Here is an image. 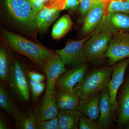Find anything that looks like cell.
Returning a JSON list of instances; mask_svg holds the SVG:
<instances>
[{"instance_id":"obj_24","label":"cell","mask_w":129,"mask_h":129,"mask_svg":"<svg viewBox=\"0 0 129 129\" xmlns=\"http://www.w3.org/2000/svg\"><path fill=\"white\" fill-rule=\"evenodd\" d=\"M60 13V9L57 6L51 7L48 16L45 19L44 22L39 28V30L40 32H45L57 19Z\"/></svg>"},{"instance_id":"obj_8","label":"cell","mask_w":129,"mask_h":129,"mask_svg":"<svg viewBox=\"0 0 129 129\" xmlns=\"http://www.w3.org/2000/svg\"><path fill=\"white\" fill-rule=\"evenodd\" d=\"M96 29L101 32L111 34L118 32L129 33V14L119 12L107 13Z\"/></svg>"},{"instance_id":"obj_6","label":"cell","mask_w":129,"mask_h":129,"mask_svg":"<svg viewBox=\"0 0 129 129\" xmlns=\"http://www.w3.org/2000/svg\"><path fill=\"white\" fill-rule=\"evenodd\" d=\"M91 34L92 33L83 39L70 42L64 48L55 51V53L65 64L73 68L85 63L87 60L83 51V45Z\"/></svg>"},{"instance_id":"obj_19","label":"cell","mask_w":129,"mask_h":129,"mask_svg":"<svg viewBox=\"0 0 129 129\" xmlns=\"http://www.w3.org/2000/svg\"><path fill=\"white\" fill-rule=\"evenodd\" d=\"M17 128L37 129L38 121L34 112H23L16 109L13 115Z\"/></svg>"},{"instance_id":"obj_16","label":"cell","mask_w":129,"mask_h":129,"mask_svg":"<svg viewBox=\"0 0 129 129\" xmlns=\"http://www.w3.org/2000/svg\"><path fill=\"white\" fill-rule=\"evenodd\" d=\"M113 119V107L107 88L102 91L100 100V115L98 123L103 129L108 128Z\"/></svg>"},{"instance_id":"obj_26","label":"cell","mask_w":129,"mask_h":129,"mask_svg":"<svg viewBox=\"0 0 129 129\" xmlns=\"http://www.w3.org/2000/svg\"><path fill=\"white\" fill-rule=\"evenodd\" d=\"M79 128L80 129H103L98 123L85 117L82 114L81 115Z\"/></svg>"},{"instance_id":"obj_20","label":"cell","mask_w":129,"mask_h":129,"mask_svg":"<svg viewBox=\"0 0 129 129\" xmlns=\"http://www.w3.org/2000/svg\"><path fill=\"white\" fill-rule=\"evenodd\" d=\"M73 25L72 19L69 15H64L59 18L53 25L51 36L54 39L62 38L71 29Z\"/></svg>"},{"instance_id":"obj_11","label":"cell","mask_w":129,"mask_h":129,"mask_svg":"<svg viewBox=\"0 0 129 129\" xmlns=\"http://www.w3.org/2000/svg\"><path fill=\"white\" fill-rule=\"evenodd\" d=\"M108 4L98 0L94 4L84 20L81 33L88 35L94 32L107 13Z\"/></svg>"},{"instance_id":"obj_5","label":"cell","mask_w":129,"mask_h":129,"mask_svg":"<svg viewBox=\"0 0 129 129\" xmlns=\"http://www.w3.org/2000/svg\"><path fill=\"white\" fill-rule=\"evenodd\" d=\"M104 56L110 66L129 58V33L118 32L112 34Z\"/></svg>"},{"instance_id":"obj_2","label":"cell","mask_w":129,"mask_h":129,"mask_svg":"<svg viewBox=\"0 0 129 129\" xmlns=\"http://www.w3.org/2000/svg\"><path fill=\"white\" fill-rule=\"evenodd\" d=\"M112 70L111 67H104L92 71L85 76L74 88L80 100L88 99L107 88Z\"/></svg>"},{"instance_id":"obj_12","label":"cell","mask_w":129,"mask_h":129,"mask_svg":"<svg viewBox=\"0 0 129 129\" xmlns=\"http://www.w3.org/2000/svg\"><path fill=\"white\" fill-rule=\"evenodd\" d=\"M88 68V64L85 63L74 67L70 71L63 74L58 78L56 88L57 89L67 88L74 89L75 86L84 78Z\"/></svg>"},{"instance_id":"obj_28","label":"cell","mask_w":129,"mask_h":129,"mask_svg":"<svg viewBox=\"0 0 129 129\" xmlns=\"http://www.w3.org/2000/svg\"><path fill=\"white\" fill-rule=\"evenodd\" d=\"M37 129H60L57 117L50 120L38 122Z\"/></svg>"},{"instance_id":"obj_18","label":"cell","mask_w":129,"mask_h":129,"mask_svg":"<svg viewBox=\"0 0 129 129\" xmlns=\"http://www.w3.org/2000/svg\"><path fill=\"white\" fill-rule=\"evenodd\" d=\"M81 113L77 110L59 109L57 117L60 129H77Z\"/></svg>"},{"instance_id":"obj_9","label":"cell","mask_w":129,"mask_h":129,"mask_svg":"<svg viewBox=\"0 0 129 129\" xmlns=\"http://www.w3.org/2000/svg\"><path fill=\"white\" fill-rule=\"evenodd\" d=\"M129 64V58H125L117 63V64L113 67L111 79L107 86L112 106L114 119H115V113L118 107L117 93L119 87L123 82L125 71Z\"/></svg>"},{"instance_id":"obj_32","label":"cell","mask_w":129,"mask_h":129,"mask_svg":"<svg viewBox=\"0 0 129 129\" xmlns=\"http://www.w3.org/2000/svg\"><path fill=\"white\" fill-rule=\"evenodd\" d=\"M79 4V0H65L62 10H76Z\"/></svg>"},{"instance_id":"obj_31","label":"cell","mask_w":129,"mask_h":129,"mask_svg":"<svg viewBox=\"0 0 129 129\" xmlns=\"http://www.w3.org/2000/svg\"><path fill=\"white\" fill-rule=\"evenodd\" d=\"M29 80L34 82H43L45 79V76L38 72L32 71L28 73Z\"/></svg>"},{"instance_id":"obj_3","label":"cell","mask_w":129,"mask_h":129,"mask_svg":"<svg viewBox=\"0 0 129 129\" xmlns=\"http://www.w3.org/2000/svg\"><path fill=\"white\" fill-rule=\"evenodd\" d=\"M5 3L8 13L15 21L28 30L36 29L37 14L29 0H5Z\"/></svg>"},{"instance_id":"obj_21","label":"cell","mask_w":129,"mask_h":129,"mask_svg":"<svg viewBox=\"0 0 129 129\" xmlns=\"http://www.w3.org/2000/svg\"><path fill=\"white\" fill-rule=\"evenodd\" d=\"M9 54L4 47L0 48V79L2 83L8 84L12 64Z\"/></svg>"},{"instance_id":"obj_17","label":"cell","mask_w":129,"mask_h":129,"mask_svg":"<svg viewBox=\"0 0 129 129\" xmlns=\"http://www.w3.org/2000/svg\"><path fill=\"white\" fill-rule=\"evenodd\" d=\"M101 95L98 94L86 100H80L76 110L94 121L97 120L100 115Z\"/></svg>"},{"instance_id":"obj_27","label":"cell","mask_w":129,"mask_h":129,"mask_svg":"<svg viewBox=\"0 0 129 129\" xmlns=\"http://www.w3.org/2000/svg\"><path fill=\"white\" fill-rule=\"evenodd\" d=\"M98 0H82L80 2L79 11L83 19L85 18L93 6Z\"/></svg>"},{"instance_id":"obj_35","label":"cell","mask_w":129,"mask_h":129,"mask_svg":"<svg viewBox=\"0 0 129 129\" xmlns=\"http://www.w3.org/2000/svg\"><path fill=\"white\" fill-rule=\"evenodd\" d=\"M128 124V127H127L128 128H127L129 129V123Z\"/></svg>"},{"instance_id":"obj_33","label":"cell","mask_w":129,"mask_h":129,"mask_svg":"<svg viewBox=\"0 0 129 129\" xmlns=\"http://www.w3.org/2000/svg\"><path fill=\"white\" fill-rule=\"evenodd\" d=\"M9 128V125L6 119L1 116L0 117V129H7Z\"/></svg>"},{"instance_id":"obj_13","label":"cell","mask_w":129,"mask_h":129,"mask_svg":"<svg viewBox=\"0 0 129 129\" xmlns=\"http://www.w3.org/2000/svg\"><path fill=\"white\" fill-rule=\"evenodd\" d=\"M58 110L55 95L45 94L34 112L39 122L50 120L57 117Z\"/></svg>"},{"instance_id":"obj_34","label":"cell","mask_w":129,"mask_h":129,"mask_svg":"<svg viewBox=\"0 0 129 129\" xmlns=\"http://www.w3.org/2000/svg\"><path fill=\"white\" fill-rule=\"evenodd\" d=\"M101 1L104 2V3H106V4H108L112 0H101Z\"/></svg>"},{"instance_id":"obj_29","label":"cell","mask_w":129,"mask_h":129,"mask_svg":"<svg viewBox=\"0 0 129 129\" xmlns=\"http://www.w3.org/2000/svg\"><path fill=\"white\" fill-rule=\"evenodd\" d=\"M51 7L50 6H45L44 8L37 13L35 18L36 23L37 27H39L44 22L48 16Z\"/></svg>"},{"instance_id":"obj_14","label":"cell","mask_w":129,"mask_h":129,"mask_svg":"<svg viewBox=\"0 0 129 129\" xmlns=\"http://www.w3.org/2000/svg\"><path fill=\"white\" fill-rule=\"evenodd\" d=\"M118 104V125L122 128L129 123V77L121 90Z\"/></svg>"},{"instance_id":"obj_10","label":"cell","mask_w":129,"mask_h":129,"mask_svg":"<svg viewBox=\"0 0 129 129\" xmlns=\"http://www.w3.org/2000/svg\"><path fill=\"white\" fill-rule=\"evenodd\" d=\"M65 65L61 58L56 53L48 60L44 70L47 80L45 94L55 95L56 84L58 78L67 72Z\"/></svg>"},{"instance_id":"obj_1","label":"cell","mask_w":129,"mask_h":129,"mask_svg":"<svg viewBox=\"0 0 129 129\" xmlns=\"http://www.w3.org/2000/svg\"><path fill=\"white\" fill-rule=\"evenodd\" d=\"M3 34L8 45L13 50L28 58L43 71L48 60L55 54L19 35L5 30Z\"/></svg>"},{"instance_id":"obj_30","label":"cell","mask_w":129,"mask_h":129,"mask_svg":"<svg viewBox=\"0 0 129 129\" xmlns=\"http://www.w3.org/2000/svg\"><path fill=\"white\" fill-rule=\"evenodd\" d=\"M36 14L45 7V4L52 0H29Z\"/></svg>"},{"instance_id":"obj_36","label":"cell","mask_w":129,"mask_h":129,"mask_svg":"<svg viewBox=\"0 0 129 129\" xmlns=\"http://www.w3.org/2000/svg\"><path fill=\"white\" fill-rule=\"evenodd\" d=\"M79 1L80 2L81 1H82V0H79Z\"/></svg>"},{"instance_id":"obj_25","label":"cell","mask_w":129,"mask_h":129,"mask_svg":"<svg viewBox=\"0 0 129 129\" xmlns=\"http://www.w3.org/2000/svg\"><path fill=\"white\" fill-rule=\"evenodd\" d=\"M29 84L33 98V100L36 101L46 88L45 84L43 82H34L29 80Z\"/></svg>"},{"instance_id":"obj_4","label":"cell","mask_w":129,"mask_h":129,"mask_svg":"<svg viewBox=\"0 0 129 129\" xmlns=\"http://www.w3.org/2000/svg\"><path fill=\"white\" fill-rule=\"evenodd\" d=\"M112 35L111 33L100 32L97 29L92 32L83 45V51L87 60L96 61L104 56Z\"/></svg>"},{"instance_id":"obj_7","label":"cell","mask_w":129,"mask_h":129,"mask_svg":"<svg viewBox=\"0 0 129 129\" xmlns=\"http://www.w3.org/2000/svg\"><path fill=\"white\" fill-rule=\"evenodd\" d=\"M8 83L22 100L29 101L30 92L27 76L23 68L17 60L12 63Z\"/></svg>"},{"instance_id":"obj_22","label":"cell","mask_w":129,"mask_h":129,"mask_svg":"<svg viewBox=\"0 0 129 129\" xmlns=\"http://www.w3.org/2000/svg\"><path fill=\"white\" fill-rule=\"evenodd\" d=\"M0 107L12 116L17 109L13 101L5 88L4 83L2 82L0 84Z\"/></svg>"},{"instance_id":"obj_15","label":"cell","mask_w":129,"mask_h":129,"mask_svg":"<svg viewBox=\"0 0 129 129\" xmlns=\"http://www.w3.org/2000/svg\"><path fill=\"white\" fill-rule=\"evenodd\" d=\"M58 89L55 95L58 109L76 110L80 99L74 89L62 88Z\"/></svg>"},{"instance_id":"obj_23","label":"cell","mask_w":129,"mask_h":129,"mask_svg":"<svg viewBox=\"0 0 129 129\" xmlns=\"http://www.w3.org/2000/svg\"><path fill=\"white\" fill-rule=\"evenodd\" d=\"M117 12L129 14V0H112L108 3L107 13Z\"/></svg>"}]
</instances>
